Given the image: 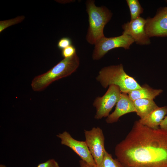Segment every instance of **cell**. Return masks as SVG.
<instances>
[{
    "label": "cell",
    "instance_id": "8fae6325",
    "mask_svg": "<svg viewBox=\"0 0 167 167\" xmlns=\"http://www.w3.org/2000/svg\"><path fill=\"white\" fill-rule=\"evenodd\" d=\"M132 112H136L133 101L127 93H121L114 110L107 117L106 122L108 124L116 122L122 116Z\"/></svg>",
    "mask_w": 167,
    "mask_h": 167
},
{
    "label": "cell",
    "instance_id": "603a6c76",
    "mask_svg": "<svg viewBox=\"0 0 167 167\" xmlns=\"http://www.w3.org/2000/svg\"><path fill=\"white\" fill-rule=\"evenodd\" d=\"M0 167H6V165L3 164L0 165Z\"/></svg>",
    "mask_w": 167,
    "mask_h": 167
},
{
    "label": "cell",
    "instance_id": "ba28073f",
    "mask_svg": "<svg viewBox=\"0 0 167 167\" xmlns=\"http://www.w3.org/2000/svg\"><path fill=\"white\" fill-rule=\"evenodd\" d=\"M61 140L62 145L66 146L79 156L81 160L92 167L96 165L85 141L76 140L67 131H64L57 135Z\"/></svg>",
    "mask_w": 167,
    "mask_h": 167
},
{
    "label": "cell",
    "instance_id": "7c38bea8",
    "mask_svg": "<svg viewBox=\"0 0 167 167\" xmlns=\"http://www.w3.org/2000/svg\"><path fill=\"white\" fill-rule=\"evenodd\" d=\"M167 114V106L158 107L139 121L144 125L154 129H157L160 128V125Z\"/></svg>",
    "mask_w": 167,
    "mask_h": 167
},
{
    "label": "cell",
    "instance_id": "e0dca14e",
    "mask_svg": "<svg viewBox=\"0 0 167 167\" xmlns=\"http://www.w3.org/2000/svg\"><path fill=\"white\" fill-rule=\"evenodd\" d=\"M24 16H18L15 18L0 21V32L7 28L21 22L24 19Z\"/></svg>",
    "mask_w": 167,
    "mask_h": 167
},
{
    "label": "cell",
    "instance_id": "52a82bcc",
    "mask_svg": "<svg viewBox=\"0 0 167 167\" xmlns=\"http://www.w3.org/2000/svg\"><path fill=\"white\" fill-rule=\"evenodd\" d=\"M85 142L96 165H99L103 159L106 150L105 137L102 130L98 127L84 130Z\"/></svg>",
    "mask_w": 167,
    "mask_h": 167
},
{
    "label": "cell",
    "instance_id": "9a60e30c",
    "mask_svg": "<svg viewBox=\"0 0 167 167\" xmlns=\"http://www.w3.org/2000/svg\"><path fill=\"white\" fill-rule=\"evenodd\" d=\"M126 2L130 11L131 20L140 17V15L143 13V10L139 1L126 0Z\"/></svg>",
    "mask_w": 167,
    "mask_h": 167
},
{
    "label": "cell",
    "instance_id": "8992f818",
    "mask_svg": "<svg viewBox=\"0 0 167 167\" xmlns=\"http://www.w3.org/2000/svg\"><path fill=\"white\" fill-rule=\"evenodd\" d=\"M121 93L118 86L111 85L102 96L96 98L93 104L96 109L95 118L100 119L108 117L110 114V112L119 100Z\"/></svg>",
    "mask_w": 167,
    "mask_h": 167
},
{
    "label": "cell",
    "instance_id": "44dd1931",
    "mask_svg": "<svg viewBox=\"0 0 167 167\" xmlns=\"http://www.w3.org/2000/svg\"><path fill=\"white\" fill-rule=\"evenodd\" d=\"M160 128L167 132V115L165 117L161 123Z\"/></svg>",
    "mask_w": 167,
    "mask_h": 167
},
{
    "label": "cell",
    "instance_id": "7402d4cb",
    "mask_svg": "<svg viewBox=\"0 0 167 167\" xmlns=\"http://www.w3.org/2000/svg\"><path fill=\"white\" fill-rule=\"evenodd\" d=\"M79 163L80 167H92L81 160L79 161Z\"/></svg>",
    "mask_w": 167,
    "mask_h": 167
},
{
    "label": "cell",
    "instance_id": "cb8c5ba5",
    "mask_svg": "<svg viewBox=\"0 0 167 167\" xmlns=\"http://www.w3.org/2000/svg\"><path fill=\"white\" fill-rule=\"evenodd\" d=\"M166 2H167V1H166Z\"/></svg>",
    "mask_w": 167,
    "mask_h": 167
},
{
    "label": "cell",
    "instance_id": "2e32d148",
    "mask_svg": "<svg viewBox=\"0 0 167 167\" xmlns=\"http://www.w3.org/2000/svg\"><path fill=\"white\" fill-rule=\"evenodd\" d=\"M96 167H123L120 162L114 159L106 150L101 164Z\"/></svg>",
    "mask_w": 167,
    "mask_h": 167
},
{
    "label": "cell",
    "instance_id": "277c9868",
    "mask_svg": "<svg viewBox=\"0 0 167 167\" xmlns=\"http://www.w3.org/2000/svg\"><path fill=\"white\" fill-rule=\"evenodd\" d=\"M96 79L105 88L111 85L118 86L122 93H128L141 88L133 78L125 72L122 64L102 68L99 72Z\"/></svg>",
    "mask_w": 167,
    "mask_h": 167
},
{
    "label": "cell",
    "instance_id": "ffe728a7",
    "mask_svg": "<svg viewBox=\"0 0 167 167\" xmlns=\"http://www.w3.org/2000/svg\"><path fill=\"white\" fill-rule=\"evenodd\" d=\"M37 167H60V166L56 161L51 159L44 162L39 164Z\"/></svg>",
    "mask_w": 167,
    "mask_h": 167
},
{
    "label": "cell",
    "instance_id": "4fadbf2b",
    "mask_svg": "<svg viewBox=\"0 0 167 167\" xmlns=\"http://www.w3.org/2000/svg\"><path fill=\"white\" fill-rule=\"evenodd\" d=\"M162 92L161 89H153L145 85L141 86L140 89L131 91L128 93V96L133 101L140 98L153 100Z\"/></svg>",
    "mask_w": 167,
    "mask_h": 167
},
{
    "label": "cell",
    "instance_id": "30bf717a",
    "mask_svg": "<svg viewBox=\"0 0 167 167\" xmlns=\"http://www.w3.org/2000/svg\"><path fill=\"white\" fill-rule=\"evenodd\" d=\"M146 19L140 17L124 24L122 34L129 36L137 44L148 45L151 43L149 37L145 30Z\"/></svg>",
    "mask_w": 167,
    "mask_h": 167
},
{
    "label": "cell",
    "instance_id": "5b68a950",
    "mask_svg": "<svg viewBox=\"0 0 167 167\" xmlns=\"http://www.w3.org/2000/svg\"><path fill=\"white\" fill-rule=\"evenodd\" d=\"M134 42L131 37L124 34L116 37H104L95 45L92 55V59L94 60H99L109 51L114 49L122 47L125 49H129L130 46Z\"/></svg>",
    "mask_w": 167,
    "mask_h": 167
},
{
    "label": "cell",
    "instance_id": "6da1fadb",
    "mask_svg": "<svg viewBox=\"0 0 167 167\" xmlns=\"http://www.w3.org/2000/svg\"><path fill=\"white\" fill-rule=\"evenodd\" d=\"M114 153L123 167H167V132L136 121Z\"/></svg>",
    "mask_w": 167,
    "mask_h": 167
},
{
    "label": "cell",
    "instance_id": "7a4b0ae2",
    "mask_svg": "<svg viewBox=\"0 0 167 167\" xmlns=\"http://www.w3.org/2000/svg\"><path fill=\"white\" fill-rule=\"evenodd\" d=\"M79 62L76 53L71 57L64 58L46 72L34 77L31 83L32 90L42 91L54 81L70 75L76 71Z\"/></svg>",
    "mask_w": 167,
    "mask_h": 167
},
{
    "label": "cell",
    "instance_id": "ac0fdd59",
    "mask_svg": "<svg viewBox=\"0 0 167 167\" xmlns=\"http://www.w3.org/2000/svg\"><path fill=\"white\" fill-rule=\"evenodd\" d=\"M76 53L75 48L72 45L62 50V55L64 58L71 57Z\"/></svg>",
    "mask_w": 167,
    "mask_h": 167
},
{
    "label": "cell",
    "instance_id": "d6986e66",
    "mask_svg": "<svg viewBox=\"0 0 167 167\" xmlns=\"http://www.w3.org/2000/svg\"><path fill=\"white\" fill-rule=\"evenodd\" d=\"M71 39L68 37H63L61 38L58 41L57 46L59 49H62L72 45Z\"/></svg>",
    "mask_w": 167,
    "mask_h": 167
},
{
    "label": "cell",
    "instance_id": "3957f363",
    "mask_svg": "<svg viewBox=\"0 0 167 167\" xmlns=\"http://www.w3.org/2000/svg\"><path fill=\"white\" fill-rule=\"evenodd\" d=\"M94 2V0H89L86 3L89 27L86 39L89 43L95 45L105 37L104 28L111 19L112 13L105 6H97Z\"/></svg>",
    "mask_w": 167,
    "mask_h": 167
},
{
    "label": "cell",
    "instance_id": "9c48e42d",
    "mask_svg": "<svg viewBox=\"0 0 167 167\" xmlns=\"http://www.w3.org/2000/svg\"><path fill=\"white\" fill-rule=\"evenodd\" d=\"M146 19L145 30L149 38L167 36V6L159 9L153 17Z\"/></svg>",
    "mask_w": 167,
    "mask_h": 167
},
{
    "label": "cell",
    "instance_id": "5bb4252c",
    "mask_svg": "<svg viewBox=\"0 0 167 167\" xmlns=\"http://www.w3.org/2000/svg\"><path fill=\"white\" fill-rule=\"evenodd\" d=\"M137 115L140 119L143 118L159 107L153 100L139 99L133 101Z\"/></svg>",
    "mask_w": 167,
    "mask_h": 167
}]
</instances>
